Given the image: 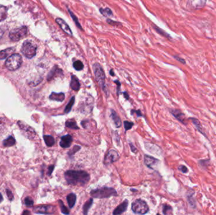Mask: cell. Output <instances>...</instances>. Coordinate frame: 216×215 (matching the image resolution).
Wrapping results in <instances>:
<instances>
[{
  "instance_id": "1",
  "label": "cell",
  "mask_w": 216,
  "mask_h": 215,
  "mask_svg": "<svg viewBox=\"0 0 216 215\" xmlns=\"http://www.w3.org/2000/svg\"><path fill=\"white\" fill-rule=\"evenodd\" d=\"M65 178L70 185L83 186L89 182L90 175L82 170H68L65 173Z\"/></svg>"
},
{
  "instance_id": "2",
  "label": "cell",
  "mask_w": 216,
  "mask_h": 215,
  "mask_svg": "<svg viewBox=\"0 0 216 215\" xmlns=\"http://www.w3.org/2000/svg\"><path fill=\"white\" fill-rule=\"evenodd\" d=\"M90 195L94 198L103 199L110 197L111 196H117L118 193L116 190L112 187H104L92 190L90 191Z\"/></svg>"
},
{
  "instance_id": "3",
  "label": "cell",
  "mask_w": 216,
  "mask_h": 215,
  "mask_svg": "<svg viewBox=\"0 0 216 215\" xmlns=\"http://www.w3.org/2000/svg\"><path fill=\"white\" fill-rule=\"evenodd\" d=\"M92 68H93V71H94L96 81L99 83V85L102 88V89L105 91L106 75L103 68H102L101 65L98 63H94L93 66H92Z\"/></svg>"
},
{
  "instance_id": "4",
  "label": "cell",
  "mask_w": 216,
  "mask_h": 215,
  "mask_svg": "<svg viewBox=\"0 0 216 215\" xmlns=\"http://www.w3.org/2000/svg\"><path fill=\"white\" fill-rule=\"evenodd\" d=\"M22 63V58L19 54H13L6 61L5 66L8 70L15 71L19 69Z\"/></svg>"
},
{
  "instance_id": "5",
  "label": "cell",
  "mask_w": 216,
  "mask_h": 215,
  "mask_svg": "<svg viewBox=\"0 0 216 215\" xmlns=\"http://www.w3.org/2000/svg\"><path fill=\"white\" fill-rule=\"evenodd\" d=\"M132 210L137 214H144L149 212V208L147 203L142 199H137L132 205Z\"/></svg>"
},
{
  "instance_id": "6",
  "label": "cell",
  "mask_w": 216,
  "mask_h": 215,
  "mask_svg": "<svg viewBox=\"0 0 216 215\" xmlns=\"http://www.w3.org/2000/svg\"><path fill=\"white\" fill-rule=\"evenodd\" d=\"M37 47L30 41H25L22 44V52L27 58L31 59L36 55Z\"/></svg>"
},
{
  "instance_id": "7",
  "label": "cell",
  "mask_w": 216,
  "mask_h": 215,
  "mask_svg": "<svg viewBox=\"0 0 216 215\" xmlns=\"http://www.w3.org/2000/svg\"><path fill=\"white\" fill-rule=\"evenodd\" d=\"M27 33V28L26 27L23 26L20 28L12 30L9 34L10 39L12 41L17 42L24 37Z\"/></svg>"
},
{
  "instance_id": "8",
  "label": "cell",
  "mask_w": 216,
  "mask_h": 215,
  "mask_svg": "<svg viewBox=\"0 0 216 215\" xmlns=\"http://www.w3.org/2000/svg\"><path fill=\"white\" fill-rule=\"evenodd\" d=\"M206 3L207 0H188L187 8L192 11L202 9L205 7Z\"/></svg>"
},
{
  "instance_id": "9",
  "label": "cell",
  "mask_w": 216,
  "mask_h": 215,
  "mask_svg": "<svg viewBox=\"0 0 216 215\" xmlns=\"http://www.w3.org/2000/svg\"><path fill=\"white\" fill-rule=\"evenodd\" d=\"M119 158H120L119 153L114 150H110L107 152L105 157L104 163L106 165H110L111 164L116 162Z\"/></svg>"
},
{
  "instance_id": "10",
  "label": "cell",
  "mask_w": 216,
  "mask_h": 215,
  "mask_svg": "<svg viewBox=\"0 0 216 215\" xmlns=\"http://www.w3.org/2000/svg\"><path fill=\"white\" fill-rule=\"evenodd\" d=\"M18 124L21 129L24 131V135H25L28 138H29V139H32V138L35 137V132L32 127L25 125V124H22L21 121L18 122Z\"/></svg>"
},
{
  "instance_id": "11",
  "label": "cell",
  "mask_w": 216,
  "mask_h": 215,
  "mask_svg": "<svg viewBox=\"0 0 216 215\" xmlns=\"http://www.w3.org/2000/svg\"><path fill=\"white\" fill-rule=\"evenodd\" d=\"M171 114L173 116L178 120V121H180L181 123H182L184 125H187V117L185 116V114L181 112L180 110L178 109H172L170 111Z\"/></svg>"
},
{
  "instance_id": "12",
  "label": "cell",
  "mask_w": 216,
  "mask_h": 215,
  "mask_svg": "<svg viewBox=\"0 0 216 215\" xmlns=\"http://www.w3.org/2000/svg\"><path fill=\"white\" fill-rule=\"evenodd\" d=\"M35 211L40 214H53L56 211V207L51 205L41 206L36 208Z\"/></svg>"
},
{
  "instance_id": "13",
  "label": "cell",
  "mask_w": 216,
  "mask_h": 215,
  "mask_svg": "<svg viewBox=\"0 0 216 215\" xmlns=\"http://www.w3.org/2000/svg\"><path fill=\"white\" fill-rule=\"evenodd\" d=\"M56 22L59 25L60 28L62 29L66 34L70 36L73 35V33L70 27H69V25L66 24V22L64 20L60 18H57L56 19Z\"/></svg>"
},
{
  "instance_id": "14",
  "label": "cell",
  "mask_w": 216,
  "mask_h": 215,
  "mask_svg": "<svg viewBox=\"0 0 216 215\" xmlns=\"http://www.w3.org/2000/svg\"><path fill=\"white\" fill-rule=\"evenodd\" d=\"M72 137L71 135H65L61 137V141L59 142L60 147H62L63 148H69L71 146L72 143Z\"/></svg>"
},
{
  "instance_id": "15",
  "label": "cell",
  "mask_w": 216,
  "mask_h": 215,
  "mask_svg": "<svg viewBox=\"0 0 216 215\" xmlns=\"http://www.w3.org/2000/svg\"><path fill=\"white\" fill-rule=\"evenodd\" d=\"M144 162L145 165L147 166L149 168H151V169H154V168L155 167L157 164L159 162V161L158 159L154 158L151 156H149V155H145V159H144Z\"/></svg>"
},
{
  "instance_id": "16",
  "label": "cell",
  "mask_w": 216,
  "mask_h": 215,
  "mask_svg": "<svg viewBox=\"0 0 216 215\" xmlns=\"http://www.w3.org/2000/svg\"><path fill=\"white\" fill-rule=\"evenodd\" d=\"M189 119L192 122V123L194 124V125L195 126L196 129L200 133H201L205 137H207V136L205 135V133L204 132V131L203 127H202V126L201 123H200V121L198 119L195 118V117H190V118H189Z\"/></svg>"
},
{
  "instance_id": "17",
  "label": "cell",
  "mask_w": 216,
  "mask_h": 215,
  "mask_svg": "<svg viewBox=\"0 0 216 215\" xmlns=\"http://www.w3.org/2000/svg\"><path fill=\"white\" fill-rule=\"evenodd\" d=\"M128 201L127 200H125L124 202H123L121 204H120L116 208L113 212V214L117 215V214H121L123 213H124L126 211L128 208Z\"/></svg>"
},
{
  "instance_id": "18",
  "label": "cell",
  "mask_w": 216,
  "mask_h": 215,
  "mask_svg": "<svg viewBox=\"0 0 216 215\" xmlns=\"http://www.w3.org/2000/svg\"><path fill=\"white\" fill-rule=\"evenodd\" d=\"M70 87L72 90L75 91L79 90L80 88V84L78 78L75 75H72L71 76V82H70Z\"/></svg>"
},
{
  "instance_id": "19",
  "label": "cell",
  "mask_w": 216,
  "mask_h": 215,
  "mask_svg": "<svg viewBox=\"0 0 216 215\" xmlns=\"http://www.w3.org/2000/svg\"><path fill=\"white\" fill-rule=\"evenodd\" d=\"M60 74V75H62L63 74V71L61 70V69H59L57 66H55V67H54L51 71L49 72L48 76V81H50L54 77H55V76L56 74Z\"/></svg>"
},
{
  "instance_id": "20",
  "label": "cell",
  "mask_w": 216,
  "mask_h": 215,
  "mask_svg": "<svg viewBox=\"0 0 216 215\" xmlns=\"http://www.w3.org/2000/svg\"><path fill=\"white\" fill-rule=\"evenodd\" d=\"M15 51V48H7L6 49L0 51V60L4 59L8 57H10L12 55H13Z\"/></svg>"
},
{
  "instance_id": "21",
  "label": "cell",
  "mask_w": 216,
  "mask_h": 215,
  "mask_svg": "<svg viewBox=\"0 0 216 215\" xmlns=\"http://www.w3.org/2000/svg\"><path fill=\"white\" fill-rule=\"evenodd\" d=\"M65 94L62 92L61 93H55V92H52L49 96V98L52 101H55L58 102H63L65 99Z\"/></svg>"
},
{
  "instance_id": "22",
  "label": "cell",
  "mask_w": 216,
  "mask_h": 215,
  "mask_svg": "<svg viewBox=\"0 0 216 215\" xmlns=\"http://www.w3.org/2000/svg\"><path fill=\"white\" fill-rule=\"evenodd\" d=\"M111 117L113 119V121L114 122V123L115 124V126L117 128L120 127L121 126V121L119 116H118V114H116L114 110H111Z\"/></svg>"
},
{
  "instance_id": "23",
  "label": "cell",
  "mask_w": 216,
  "mask_h": 215,
  "mask_svg": "<svg viewBox=\"0 0 216 215\" xmlns=\"http://www.w3.org/2000/svg\"><path fill=\"white\" fill-rule=\"evenodd\" d=\"M66 199H67V202H68L69 207H70V208H73L75 204L76 200V195L74 193L69 194L66 197Z\"/></svg>"
},
{
  "instance_id": "24",
  "label": "cell",
  "mask_w": 216,
  "mask_h": 215,
  "mask_svg": "<svg viewBox=\"0 0 216 215\" xmlns=\"http://www.w3.org/2000/svg\"><path fill=\"white\" fill-rule=\"evenodd\" d=\"M44 140L48 147H52V146H53L55 143V139H54V137L51 136H44Z\"/></svg>"
},
{
  "instance_id": "25",
  "label": "cell",
  "mask_w": 216,
  "mask_h": 215,
  "mask_svg": "<svg viewBox=\"0 0 216 215\" xmlns=\"http://www.w3.org/2000/svg\"><path fill=\"white\" fill-rule=\"evenodd\" d=\"M65 124H66V126L68 127V128H70L72 129H79V126L76 125V121L73 119L68 120L66 122Z\"/></svg>"
},
{
  "instance_id": "26",
  "label": "cell",
  "mask_w": 216,
  "mask_h": 215,
  "mask_svg": "<svg viewBox=\"0 0 216 215\" xmlns=\"http://www.w3.org/2000/svg\"><path fill=\"white\" fill-rule=\"evenodd\" d=\"M99 12L105 17H112L113 15L111 10L110 8H101L99 9Z\"/></svg>"
},
{
  "instance_id": "27",
  "label": "cell",
  "mask_w": 216,
  "mask_h": 215,
  "mask_svg": "<svg viewBox=\"0 0 216 215\" xmlns=\"http://www.w3.org/2000/svg\"><path fill=\"white\" fill-rule=\"evenodd\" d=\"M15 144V140L13 136H10L3 141V145L5 147H12Z\"/></svg>"
},
{
  "instance_id": "28",
  "label": "cell",
  "mask_w": 216,
  "mask_h": 215,
  "mask_svg": "<svg viewBox=\"0 0 216 215\" xmlns=\"http://www.w3.org/2000/svg\"><path fill=\"white\" fill-rule=\"evenodd\" d=\"M154 28L156 30V31L159 34H160V35L162 36H163V37H166L167 39H172V37L170 36V35H169V34H167V32H166L164 30H163V29H161L156 26H154Z\"/></svg>"
},
{
  "instance_id": "29",
  "label": "cell",
  "mask_w": 216,
  "mask_h": 215,
  "mask_svg": "<svg viewBox=\"0 0 216 215\" xmlns=\"http://www.w3.org/2000/svg\"><path fill=\"white\" fill-rule=\"evenodd\" d=\"M92 204H93V199H90L88 201H87L86 203H85L83 207L84 214H87L89 210L91 208Z\"/></svg>"
},
{
  "instance_id": "30",
  "label": "cell",
  "mask_w": 216,
  "mask_h": 215,
  "mask_svg": "<svg viewBox=\"0 0 216 215\" xmlns=\"http://www.w3.org/2000/svg\"><path fill=\"white\" fill-rule=\"evenodd\" d=\"M68 13H70V16H71V17H72V18L73 19V20L74 21V22H75V24H76V27H78V28H79L81 30H83V28H82V27H81V25H80V23H79V20H78V18H77L76 16H75V15L70 10V9H69V8H68Z\"/></svg>"
},
{
  "instance_id": "31",
  "label": "cell",
  "mask_w": 216,
  "mask_h": 215,
  "mask_svg": "<svg viewBox=\"0 0 216 215\" xmlns=\"http://www.w3.org/2000/svg\"><path fill=\"white\" fill-rule=\"evenodd\" d=\"M7 17V8L3 6H0V22L6 19Z\"/></svg>"
},
{
  "instance_id": "32",
  "label": "cell",
  "mask_w": 216,
  "mask_h": 215,
  "mask_svg": "<svg viewBox=\"0 0 216 215\" xmlns=\"http://www.w3.org/2000/svg\"><path fill=\"white\" fill-rule=\"evenodd\" d=\"M74 103H75V97H72L65 107V114H68L72 111V107H73Z\"/></svg>"
},
{
  "instance_id": "33",
  "label": "cell",
  "mask_w": 216,
  "mask_h": 215,
  "mask_svg": "<svg viewBox=\"0 0 216 215\" xmlns=\"http://www.w3.org/2000/svg\"><path fill=\"white\" fill-rule=\"evenodd\" d=\"M198 164H199L200 166L203 168V169L206 170V169H207L208 167H209L210 165V160H209V159L200 160L198 161Z\"/></svg>"
},
{
  "instance_id": "34",
  "label": "cell",
  "mask_w": 216,
  "mask_h": 215,
  "mask_svg": "<svg viewBox=\"0 0 216 215\" xmlns=\"http://www.w3.org/2000/svg\"><path fill=\"white\" fill-rule=\"evenodd\" d=\"M194 192L193 193V194H190L187 195V199H188V202L189 203L191 207H192L193 208H196V203H195V201L194 198Z\"/></svg>"
},
{
  "instance_id": "35",
  "label": "cell",
  "mask_w": 216,
  "mask_h": 215,
  "mask_svg": "<svg viewBox=\"0 0 216 215\" xmlns=\"http://www.w3.org/2000/svg\"><path fill=\"white\" fill-rule=\"evenodd\" d=\"M73 68L76 71H81L83 68V64L80 61H76L73 64Z\"/></svg>"
},
{
  "instance_id": "36",
  "label": "cell",
  "mask_w": 216,
  "mask_h": 215,
  "mask_svg": "<svg viewBox=\"0 0 216 215\" xmlns=\"http://www.w3.org/2000/svg\"><path fill=\"white\" fill-rule=\"evenodd\" d=\"M163 212L164 214H171L173 213V208L171 206H169L168 204H164L163 205Z\"/></svg>"
},
{
  "instance_id": "37",
  "label": "cell",
  "mask_w": 216,
  "mask_h": 215,
  "mask_svg": "<svg viewBox=\"0 0 216 215\" xmlns=\"http://www.w3.org/2000/svg\"><path fill=\"white\" fill-rule=\"evenodd\" d=\"M59 204L60 208H61V212H62V213H63L65 214H70V212H69V211L68 210L67 208L65 206V204H64L63 201H61V200H59Z\"/></svg>"
},
{
  "instance_id": "38",
  "label": "cell",
  "mask_w": 216,
  "mask_h": 215,
  "mask_svg": "<svg viewBox=\"0 0 216 215\" xmlns=\"http://www.w3.org/2000/svg\"><path fill=\"white\" fill-rule=\"evenodd\" d=\"M107 23V24H109L110 25H113V26H114V27H118V25H121V23L120 22H116V21H113L110 18H107V20H106Z\"/></svg>"
},
{
  "instance_id": "39",
  "label": "cell",
  "mask_w": 216,
  "mask_h": 215,
  "mask_svg": "<svg viewBox=\"0 0 216 215\" xmlns=\"http://www.w3.org/2000/svg\"><path fill=\"white\" fill-rule=\"evenodd\" d=\"M134 125L133 122H129V121H125L124 122V126H125V131H128L129 129H130L133 127V126Z\"/></svg>"
},
{
  "instance_id": "40",
  "label": "cell",
  "mask_w": 216,
  "mask_h": 215,
  "mask_svg": "<svg viewBox=\"0 0 216 215\" xmlns=\"http://www.w3.org/2000/svg\"><path fill=\"white\" fill-rule=\"evenodd\" d=\"M80 149V147H78V146H75V147H73V148L72 150H70V151L68 152V154L69 155H70V156L73 155L76 152L79 151Z\"/></svg>"
},
{
  "instance_id": "41",
  "label": "cell",
  "mask_w": 216,
  "mask_h": 215,
  "mask_svg": "<svg viewBox=\"0 0 216 215\" xmlns=\"http://www.w3.org/2000/svg\"><path fill=\"white\" fill-rule=\"evenodd\" d=\"M178 170L183 174H187L188 172V168L183 165H181L178 167Z\"/></svg>"
},
{
  "instance_id": "42",
  "label": "cell",
  "mask_w": 216,
  "mask_h": 215,
  "mask_svg": "<svg viewBox=\"0 0 216 215\" xmlns=\"http://www.w3.org/2000/svg\"><path fill=\"white\" fill-rule=\"evenodd\" d=\"M25 204L27 206H32L34 204V201H32V199H30V197H26L25 199Z\"/></svg>"
},
{
  "instance_id": "43",
  "label": "cell",
  "mask_w": 216,
  "mask_h": 215,
  "mask_svg": "<svg viewBox=\"0 0 216 215\" xmlns=\"http://www.w3.org/2000/svg\"><path fill=\"white\" fill-rule=\"evenodd\" d=\"M173 58L176 59V60H177V61H179V62L180 63H181V64H186V61H185V60L183 59V58H180V56H173Z\"/></svg>"
},
{
  "instance_id": "44",
  "label": "cell",
  "mask_w": 216,
  "mask_h": 215,
  "mask_svg": "<svg viewBox=\"0 0 216 215\" xmlns=\"http://www.w3.org/2000/svg\"><path fill=\"white\" fill-rule=\"evenodd\" d=\"M114 83H116L117 85V95H119V93H120V87H121V83L118 80H115Z\"/></svg>"
},
{
  "instance_id": "45",
  "label": "cell",
  "mask_w": 216,
  "mask_h": 215,
  "mask_svg": "<svg viewBox=\"0 0 216 215\" xmlns=\"http://www.w3.org/2000/svg\"><path fill=\"white\" fill-rule=\"evenodd\" d=\"M7 196H8V199H10V200H12V199H13V196L12 193V192L10 190H7Z\"/></svg>"
},
{
  "instance_id": "46",
  "label": "cell",
  "mask_w": 216,
  "mask_h": 215,
  "mask_svg": "<svg viewBox=\"0 0 216 215\" xmlns=\"http://www.w3.org/2000/svg\"><path fill=\"white\" fill-rule=\"evenodd\" d=\"M131 113H132V114H133V113H137V116H138V117H142V113H141V111H140V110H138V111H131Z\"/></svg>"
},
{
  "instance_id": "47",
  "label": "cell",
  "mask_w": 216,
  "mask_h": 215,
  "mask_svg": "<svg viewBox=\"0 0 216 215\" xmlns=\"http://www.w3.org/2000/svg\"><path fill=\"white\" fill-rule=\"evenodd\" d=\"M130 147H131V148H132V151L133 152V153H137V149H136V148L134 147V146L132 144V143H130Z\"/></svg>"
},
{
  "instance_id": "48",
  "label": "cell",
  "mask_w": 216,
  "mask_h": 215,
  "mask_svg": "<svg viewBox=\"0 0 216 215\" xmlns=\"http://www.w3.org/2000/svg\"><path fill=\"white\" fill-rule=\"evenodd\" d=\"M54 168H55V167H54L53 165H52V166H50V167H49V172H48V174H49V175H51V174L52 172L53 171V169H54Z\"/></svg>"
},
{
  "instance_id": "49",
  "label": "cell",
  "mask_w": 216,
  "mask_h": 215,
  "mask_svg": "<svg viewBox=\"0 0 216 215\" xmlns=\"http://www.w3.org/2000/svg\"><path fill=\"white\" fill-rule=\"evenodd\" d=\"M123 95H124V97H125V98L126 99H127V100H128L129 99V95H128V94H127V92H124V93H123Z\"/></svg>"
},
{
  "instance_id": "50",
  "label": "cell",
  "mask_w": 216,
  "mask_h": 215,
  "mask_svg": "<svg viewBox=\"0 0 216 215\" xmlns=\"http://www.w3.org/2000/svg\"><path fill=\"white\" fill-rule=\"evenodd\" d=\"M3 30L0 28V39H1L2 37L3 36Z\"/></svg>"
},
{
  "instance_id": "51",
  "label": "cell",
  "mask_w": 216,
  "mask_h": 215,
  "mask_svg": "<svg viewBox=\"0 0 216 215\" xmlns=\"http://www.w3.org/2000/svg\"><path fill=\"white\" fill-rule=\"evenodd\" d=\"M110 74L112 76H114V71L113 70H110Z\"/></svg>"
},
{
  "instance_id": "52",
  "label": "cell",
  "mask_w": 216,
  "mask_h": 215,
  "mask_svg": "<svg viewBox=\"0 0 216 215\" xmlns=\"http://www.w3.org/2000/svg\"><path fill=\"white\" fill-rule=\"evenodd\" d=\"M3 196H2V194H1V193H0V203H2V201H3Z\"/></svg>"
}]
</instances>
